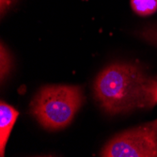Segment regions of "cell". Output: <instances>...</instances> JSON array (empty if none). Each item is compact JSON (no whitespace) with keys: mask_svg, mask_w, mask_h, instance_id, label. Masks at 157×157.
<instances>
[{"mask_svg":"<svg viewBox=\"0 0 157 157\" xmlns=\"http://www.w3.org/2000/svg\"><path fill=\"white\" fill-rule=\"evenodd\" d=\"M84 103L78 86L50 85L42 87L30 103V113L47 130H59L73 121Z\"/></svg>","mask_w":157,"mask_h":157,"instance_id":"cell-2","label":"cell"},{"mask_svg":"<svg viewBox=\"0 0 157 157\" xmlns=\"http://www.w3.org/2000/svg\"><path fill=\"white\" fill-rule=\"evenodd\" d=\"M104 157H157V120L113 136L102 149Z\"/></svg>","mask_w":157,"mask_h":157,"instance_id":"cell-3","label":"cell"},{"mask_svg":"<svg viewBox=\"0 0 157 157\" xmlns=\"http://www.w3.org/2000/svg\"><path fill=\"white\" fill-rule=\"evenodd\" d=\"M136 36L157 48V23H149L136 31Z\"/></svg>","mask_w":157,"mask_h":157,"instance_id":"cell-6","label":"cell"},{"mask_svg":"<svg viewBox=\"0 0 157 157\" xmlns=\"http://www.w3.org/2000/svg\"><path fill=\"white\" fill-rule=\"evenodd\" d=\"M1 69H0V73H1V82L3 83L5 79L9 76V75L11 73L13 68V59L12 56L10 55L9 49L5 47L3 42H1Z\"/></svg>","mask_w":157,"mask_h":157,"instance_id":"cell-7","label":"cell"},{"mask_svg":"<svg viewBox=\"0 0 157 157\" xmlns=\"http://www.w3.org/2000/svg\"><path fill=\"white\" fill-rule=\"evenodd\" d=\"M93 94L108 115L151 109L157 105V77L137 64L112 63L96 77Z\"/></svg>","mask_w":157,"mask_h":157,"instance_id":"cell-1","label":"cell"},{"mask_svg":"<svg viewBox=\"0 0 157 157\" xmlns=\"http://www.w3.org/2000/svg\"><path fill=\"white\" fill-rule=\"evenodd\" d=\"M132 10L140 16H149L157 11V0H131Z\"/></svg>","mask_w":157,"mask_h":157,"instance_id":"cell-5","label":"cell"},{"mask_svg":"<svg viewBox=\"0 0 157 157\" xmlns=\"http://www.w3.org/2000/svg\"><path fill=\"white\" fill-rule=\"evenodd\" d=\"M19 112L11 105L1 102L0 104V156L5 155V149L10 135Z\"/></svg>","mask_w":157,"mask_h":157,"instance_id":"cell-4","label":"cell"},{"mask_svg":"<svg viewBox=\"0 0 157 157\" xmlns=\"http://www.w3.org/2000/svg\"><path fill=\"white\" fill-rule=\"evenodd\" d=\"M16 1L17 0H0V11H1V15L3 16L5 12H7L15 4Z\"/></svg>","mask_w":157,"mask_h":157,"instance_id":"cell-8","label":"cell"}]
</instances>
